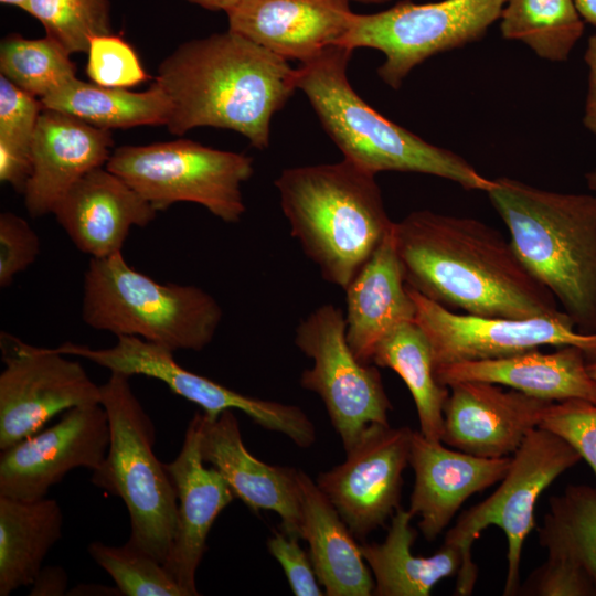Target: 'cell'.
Wrapping results in <instances>:
<instances>
[{"label":"cell","mask_w":596,"mask_h":596,"mask_svg":"<svg viewBox=\"0 0 596 596\" xmlns=\"http://www.w3.org/2000/svg\"><path fill=\"white\" fill-rule=\"evenodd\" d=\"M393 237L406 286L447 309L512 319L568 317L511 242L482 221L418 210L394 222Z\"/></svg>","instance_id":"obj_1"},{"label":"cell","mask_w":596,"mask_h":596,"mask_svg":"<svg viewBox=\"0 0 596 596\" xmlns=\"http://www.w3.org/2000/svg\"><path fill=\"white\" fill-rule=\"evenodd\" d=\"M155 81L171 102L168 130L230 129L259 150L269 146L270 123L297 88V68L284 57L227 30L179 45Z\"/></svg>","instance_id":"obj_2"},{"label":"cell","mask_w":596,"mask_h":596,"mask_svg":"<svg viewBox=\"0 0 596 596\" xmlns=\"http://www.w3.org/2000/svg\"><path fill=\"white\" fill-rule=\"evenodd\" d=\"M514 252L582 333H596V194L501 177L486 192Z\"/></svg>","instance_id":"obj_3"},{"label":"cell","mask_w":596,"mask_h":596,"mask_svg":"<svg viewBox=\"0 0 596 596\" xmlns=\"http://www.w3.org/2000/svg\"><path fill=\"white\" fill-rule=\"evenodd\" d=\"M274 183L290 234L344 290L394 225L375 174L343 158L285 169Z\"/></svg>","instance_id":"obj_4"},{"label":"cell","mask_w":596,"mask_h":596,"mask_svg":"<svg viewBox=\"0 0 596 596\" xmlns=\"http://www.w3.org/2000/svg\"><path fill=\"white\" fill-rule=\"evenodd\" d=\"M352 52L332 45L297 68V88L344 158L375 175L382 171L423 173L487 192L493 180L461 156L391 121L360 97L347 76Z\"/></svg>","instance_id":"obj_5"},{"label":"cell","mask_w":596,"mask_h":596,"mask_svg":"<svg viewBox=\"0 0 596 596\" xmlns=\"http://www.w3.org/2000/svg\"><path fill=\"white\" fill-rule=\"evenodd\" d=\"M81 310L95 330L137 337L173 352L203 350L223 317L217 300L202 288L161 284L129 266L121 252L89 259Z\"/></svg>","instance_id":"obj_6"},{"label":"cell","mask_w":596,"mask_h":596,"mask_svg":"<svg viewBox=\"0 0 596 596\" xmlns=\"http://www.w3.org/2000/svg\"><path fill=\"white\" fill-rule=\"evenodd\" d=\"M129 379L110 372L100 385L110 441L91 481L125 503L130 520L127 542L163 564L177 531V494L164 464L153 453V423L132 392Z\"/></svg>","instance_id":"obj_7"},{"label":"cell","mask_w":596,"mask_h":596,"mask_svg":"<svg viewBox=\"0 0 596 596\" xmlns=\"http://www.w3.org/2000/svg\"><path fill=\"white\" fill-rule=\"evenodd\" d=\"M581 459L570 444L546 429L535 427L528 434L512 455L510 468L496 491L464 512L446 533L444 543L457 547L462 555L455 595L468 596L473 592L478 570L471 557V547L490 525L500 528L508 542L503 595H518L522 547L535 526L538 499L558 476Z\"/></svg>","instance_id":"obj_8"},{"label":"cell","mask_w":596,"mask_h":596,"mask_svg":"<svg viewBox=\"0 0 596 596\" xmlns=\"http://www.w3.org/2000/svg\"><path fill=\"white\" fill-rule=\"evenodd\" d=\"M253 162L244 153L177 139L118 147L105 167L157 212L191 202L223 222L236 223L246 211L241 185L253 175Z\"/></svg>","instance_id":"obj_9"},{"label":"cell","mask_w":596,"mask_h":596,"mask_svg":"<svg viewBox=\"0 0 596 596\" xmlns=\"http://www.w3.org/2000/svg\"><path fill=\"white\" fill-rule=\"evenodd\" d=\"M507 0H402L370 14H352L339 45L381 51L382 81L397 89L409 72L427 58L481 40L500 19Z\"/></svg>","instance_id":"obj_10"},{"label":"cell","mask_w":596,"mask_h":596,"mask_svg":"<svg viewBox=\"0 0 596 596\" xmlns=\"http://www.w3.org/2000/svg\"><path fill=\"white\" fill-rule=\"evenodd\" d=\"M343 312L322 305L299 322L296 347L313 362L300 385L322 400L344 450L372 423L389 424L392 404L374 364L360 362L347 341Z\"/></svg>","instance_id":"obj_11"},{"label":"cell","mask_w":596,"mask_h":596,"mask_svg":"<svg viewBox=\"0 0 596 596\" xmlns=\"http://www.w3.org/2000/svg\"><path fill=\"white\" fill-rule=\"evenodd\" d=\"M56 350L86 359L110 372L157 379L174 394L200 406L209 419H216L224 411L238 409L257 425L284 434L301 448L316 443V427L300 407L237 393L184 369L173 358V351L140 338L120 336L106 349L65 342Z\"/></svg>","instance_id":"obj_12"},{"label":"cell","mask_w":596,"mask_h":596,"mask_svg":"<svg viewBox=\"0 0 596 596\" xmlns=\"http://www.w3.org/2000/svg\"><path fill=\"white\" fill-rule=\"evenodd\" d=\"M0 450L38 433L58 414L100 404V386L83 365L56 349L1 332Z\"/></svg>","instance_id":"obj_13"},{"label":"cell","mask_w":596,"mask_h":596,"mask_svg":"<svg viewBox=\"0 0 596 596\" xmlns=\"http://www.w3.org/2000/svg\"><path fill=\"white\" fill-rule=\"evenodd\" d=\"M407 288L416 305L415 321L430 345L434 369L505 358L543 345H575L588 361L596 359V333L579 332L570 317L512 319L458 313Z\"/></svg>","instance_id":"obj_14"},{"label":"cell","mask_w":596,"mask_h":596,"mask_svg":"<svg viewBox=\"0 0 596 596\" xmlns=\"http://www.w3.org/2000/svg\"><path fill=\"white\" fill-rule=\"evenodd\" d=\"M413 430L372 423L345 450V460L321 472L317 486L355 538L364 539L400 508Z\"/></svg>","instance_id":"obj_15"},{"label":"cell","mask_w":596,"mask_h":596,"mask_svg":"<svg viewBox=\"0 0 596 596\" xmlns=\"http://www.w3.org/2000/svg\"><path fill=\"white\" fill-rule=\"evenodd\" d=\"M110 441L102 404L73 407L54 425L1 450L0 496L39 500L77 468L97 469Z\"/></svg>","instance_id":"obj_16"},{"label":"cell","mask_w":596,"mask_h":596,"mask_svg":"<svg viewBox=\"0 0 596 596\" xmlns=\"http://www.w3.org/2000/svg\"><path fill=\"white\" fill-rule=\"evenodd\" d=\"M448 387L441 441L483 458L512 456L552 403L489 382L464 381Z\"/></svg>","instance_id":"obj_17"},{"label":"cell","mask_w":596,"mask_h":596,"mask_svg":"<svg viewBox=\"0 0 596 596\" xmlns=\"http://www.w3.org/2000/svg\"><path fill=\"white\" fill-rule=\"evenodd\" d=\"M202 414H194L178 456L164 467L178 501L177 531L163 563L184 596H198L196 570L206 551L210 530L235 494L223 476L203 461L200 450Z\"/></svg>","instance_id":"obj_18"},{"label":"cell","mask_w":596,"mask_h":596,"mask_svg":"<svg viewBox=\"0 0 596 596\" xmlns=\"http://www.w3.org/2000/svg\"><path fill=\"white\" fill-rule=\"evenodd\" d=\"M511 460L512 456L483 458L450 449L413 430L409 465L415 481L408 511L419 518L424 538L435 540L468 498L501 481Z\"/></svg>","instance_id":"obj_19"},{"label":"cell","mask_w":596,"mask_h":596,"mask_svg":"<svg viewBox=\"0 0 596 596\" xmlns=\"http://www.w3.org/2000/svg\"><path fill=\"white\" fill-rule=\"evenodd\" d=\"M352 14L348 0H240L226 12L228 30L300 63L339 45Z\"/></svg>","instance_id":"obj_20"},{"label":"cell","mask_w":596,"mask_h":596,"mask_svg":"<svg viewBox=\"0 0 596 596\" xmlns=\"http://www.w3.org/2000/svg\"><path fill=\"white\" fill-rule=\"evenodd\" d=\"M52 213L73 244L91 258L120 253L131 227H145L157 215L149 202L106 167L75 182Z\"/></svg>","instance_id":"obj_21"},{"label":"cell","mask_w":596,"mask_h":596,"mask_svg":"<svg viewBox=\"0 0 596 596\" xmlns=\"http://www.w3.org/2000/svg\"><path fill=\"white\" fill-rule=\"evenodd\" d=\"M202 415L203 461L223 476L235 497L251 510L277 513L283 531L300 539L299 469L268 465L253 456L243 443L233 409L224 411L213 421Z\"/></svg>","instance_id":"obj_22"},{"label":"cell","mask_w":596,"mask_h":596,"mask_svg":"<svg viewBox=\"0 0 596 596\" xmlns=\"http://www.w3.org/2000/svg\"><path fill=\"white\" fill-rule=\"evenodd\" d=\"M113 146L110 130L44 108L31 143L33 171L23 193L29 214L52 213L75 182L106 166Z\"/></svg>","instance_id":"obj_23"},{"label":"cell","mask_w":596,"mask_h":596,"mask_svg":"<svg viewBox=\"0 0 596 596\" xmlns=\"http://www.w3.org/2000/svg\"><path fill=\"white\" fill-rule=\"evenodd\" d=\"M585 352L575 345L553 352L539 349L505 358L461 362L435 369L438 382L480 381L499 384L549 402L572 398L596 404V380L587 370Z\"/></svg>","instance_id":"obj_24"},{"label":"cell","mask_w":596,"mask_h":596,"mask_svg":"<svg viewBox=\"0 0 596 596\" xmlns=\"http://www.w3.org/2000/svg\"><path fill=\"white\" fill-rule=\"evenodd\" d=\"M344 291L347 341L360 362L372 364L380 340L397 324L415 321L416 316L395 249L393 227Z\"/></svg>","instance_id":"obj_25"},{"label":"cell","mask_w":596,"mask_h":596,"mask_svg":"<svg viewBox=\"0 0 596 596\" xmlns=\"http://www.w3.org/2000/svg\"><path fill=\"white\" fill-rule=\"evenodd\" d=\"M300 539L328 596H370L375 582L360 545L338 510L302 470H298Z\"/></svg>","instance_id":"obj_26"},{"label":"cell","mask_w":596,"mask_h":596,"mask_svg":"<svg viewBox=\"0 0 596 596\" xmlns=\"http://www.w3.org/2000/svg\"><path fill=\"white\" fill-rule=\"evenodd\" d=\"M413 514L398 508L392 517L385 540L360 545L363 558L375 578L376 596H428L443 578L457 574L462 564L460 551L444 543L429 556L412 553L416 530Z\"/></svg>","instance_id":"obj_27"},{"label":"cell","mask_w":596,"mask_h":596,"mask_svg":"<svg viewBox=\"0 0 596 596\" xmlns=\"http://www.w3.org/2000/svg\"><path fill=\"white\" fill-rule=\"evenodd\" d=\"M57 501L0 496V596L31 586L43 561L62 536Z\"/></svg>","instance_id":"obj_28"},{"label":"cell","mask_w":596,"mask_h":596,"mask_svg":"<svg viewBox=\"0 0 596 596\" xmlns=\"http://www.w3.org/2000/svg\"><path fill=\"white\" fill-rule=\"evenodd\" d=\"M41 102L45 109L71 115L107 130L167 126L172 109L167 93L156 81L143 92H131L86 83L75 77Z\"/></svg>","instance_id":"obj_29"},{"label":"cell","mask_w":596,"mask_h":596,"mask_svg":"<svg viewBox=\"0 0 596 596\" xmlns=\"http://www.w3.org/2000/svg\"><path fill=\"white\" fill-rule=\"evenodd\" d=\"M372 364L401 376L414 400L419 432L441 441L449 387L436 379L429 342L416 321L402 322L383 337L374 349Z\"/></svg>","instance_id":"obj_30"},{"label":"cell","mask_w":596,"mask_h":596,"mask_svg":"<svg viewBox=\"0 0 596 596\" xmlns=\"http://www.w3.org/2000/svg\"><path fill=\"white\" fill-rule=\"evenodd\" d=\"M584 23L574 0H507L500 31L543 60L564 62L582 38Z\"/></svg>","instance_id":"obj_31"},{"label":"cell","mask_w":596,"mask_h":596,"mask_svg":"<svg viewBox=\"0 0 596 596\" xmlns=\"http://www.w3.org/2000/svg\"><path fill=\"white\" fill-rule=\"evenodd\" d=\"M538 534L547 554L575 561L596 585V488L571 485L551 497Z\"/></svg>","instance_id":"obj_32"},{"label":"cell","mask_w":596,"mask_h":596,"mask_svg":"<svg viewBox=\"0 0 596 596\" xmlns=\"http://www.w3.org/2000/svg\"><path fill=\"white\" fill-rule=\"evenodd\" d=\"M71 54L45 35L10 34L1 41L0 72L13 84L42 99L76 77Z\"/></svg>","instance_id":"obj_33"},{"label":"cell","mask_w":596,"mask_h":596,"mask_svg":"<svg viewBox=\"0 0 596 596\" xmlns=\"http://www.w3.org/2000/svg\"><path fill=\"white\" fill-rule=\"evenodd\" d=\"M22 10L71 55L86 53L94 38L113 33L109 0H26Z\"/></svg>","instance_id":"obj_34"},{"label":"cell","mask_w":596,"mask_h":596,"mask_svg":"<svg viewBox=\"0 0 596 596\" xmlns=\"http://www.w3.org/2000/svg\"><path fill=\"white\" fill-rule=\"evenodd\" d=\"M87 550L124 596H184L162 563L128 542L115 546L95 541Z\"/></svg>","instance_id":"obj_35"},{"label":"cell","mask_w":596,"mask_h":596,"mask_svg":"<svg viewBox=\"0 0 596 596\" xmlns=\"http://www.w3.org/2000/svg\"><path fill=\"white\" fill-rule=\"evenodd\" d=\"M86 53V74L94 84L129 88L149 78L137 52L119 35L94 38Z\"/></svg>","instance_id":"obj_36"},{"label":"cell","mask_w":596,"mask_h":596,"mask_svg":"<svg viewBox=\"0 0 596 596\" xmlns=\"http://www.w3.org/2000/svg\"><path fill=\"white\" fill-rule=\"evenodd\" d=\"M538 427L570 444L596 476V404L572 398L551 403Z\"/></svg>","instance_id":"obj_37"},{"label":"cell","mask_w":596,"mask_h":596,"mask_svg":"<svg viewBox=\"0 0 596 596\" xmlns=\"http://www.w3.org/2000/svg\"><path fill=\"white\" fill-rule=\"evenodd\" d=\"M40 98L0 75V145L30 155L39 117Z\"/></svg>","instance_id":"obj_38"},{"label":"cell","mask_w":596,"mask_h":596,"mask_svg":"<svg viewBox=\"0 0 596 596\" xmlns=\"http://www.w3.org/2000/svg\"><path fill=\"white\" fill-rule=\"evenodd\" d=\"M518 595L596 596V585L575 561L547 554V560L519 587Z\"/></svg>","instance_id":"obj_39"},{"label":"cell","mask_w":596,"mask_h":596,"mask_svg":"<svg viewBox=\"0 0 596 596\" xmlns=\"http://www.w3.org/2000/svg\"><path fill=\"white\" fill-rule=\"evenodd\" d=\"M40 237L23 217L12 212L0 214V286L6 288L14 277L38 258Z\"/></svg>","instance_id":"obj_40"},{"label":"cell","mask_w":596,"mask_h":596,"mask_svg":"<svg viewBox=\"0 0 596 596\" xmlns=\"http://www.w3.org/2000/svg\"><path fill=\"white\" fill-rule=\"evenodd\" d=\"M298 539L284 531L274 532L267 541L268 551L281 565L296 596L326 595L319 586L310 555L299 545Z\"/></svg>","instance_id":"obj_41"},{"label":"cell","mask_w":596,"mask_h":596,"mask_svg":"<svg viewBox=\"0 0 596 596\" xmlns=\"http://www.w3.org/2000/svg\"><path fill=\"white\" fill-rule=\"evenodd\" d=\"M584 61L588 67V91L583 124L596 136V34L588 38Z\"/></svg>","instance_id":"obj_42"},{"label":"cell","mask_w":596,"mask_h":596,"mask_svg":"<svg viewBox=\"0 0 596 596\" xmlns=\"http://www.w3.org/2000/svg\"><path fill=\"white\" fill-rule=\"evenodd\" d=\"M68 577L58 565L42 567L31 584V596H62L66 594Z\"/></svg>","instance_id":"obj_43"},{"label":"cell","mask_w":596,"mask_h":596,"mask_svg":"<svg viewBox=\"0 0 596 596\" xmlns=\"http://www.w3.org/2000/svg\"><path fill=\"white\" fill-rule=\"evenodd\" d=\"M574 4L583 21L596 26V0H574Z\"/></svg>","instance_id":"obj_44"},{"label":"cell","mask_w":596,"mask_h":596,"mask_svg":"<svg viewBox=\"0 0 596 596\" xmlns=\"http://www.w3.org/2000/svg\"><path fill=\"white\" fill-rule=\"evenodd\" d=\"M211 11H224L232 9L240 0H184Z\"/></svg>","instance_id":"obj_45"},{"label":"cell","mask_w":596,"mask_h":596,"mask_svg":"<svg viewBox=\"0 0 596 596\" xmlns=\"http://www.w3.org/2000/svg\"><path fill=\"white\" fill-rule=\"evenodd\" d=\"M587 187L596 194V171H592L585 174Z\"/></svg>","instance_id":"obj_46"},{"label":"cell","mask_w":596,"mask_h":596,"mask_svg":"<svg viewBox=\"0 0 596 596\" xmlns=\"http://www.w3.org/2000/svg\"><path fill=\"white\" fill-rule=\"evenodd\" d=\"M25 1L26 0H0L2 4L17 7L21 10L23 9Z\"/></svg>","instance_id":"obj_47"},{"label":"cell","mask_w":596,"mask_h":596,"mask_svg":"<svg viewBox=\"0 0 596 596\" xmlns=\"http://www.w3.org/2000/svg\"><path fill=\"white\" fill-rule=\"evenodd\" d=\"M587 370L589 374L596 380V359L587 362Z\"/></svg>","instance_id":"obj_48"},{"label":"cell","mask_w":596,"mask_h":596,"mask_svg":"<svg viewBox=\"0 0 596 596\" xmlns=\"http://www.w3.org/2000/svg\"><path fill=\"white\" fill-rule=\"evenodd\" d=\"M348 1H350V0H348ZM353 1H359V2H362V3L380 4V3L389 2L391 0H353Z\"/></svg>","instance_id":"obj_49"}]
</instances>
